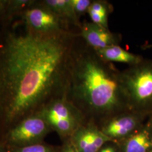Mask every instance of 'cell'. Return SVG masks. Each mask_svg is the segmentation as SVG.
I'll use <instances>...</instances> for the list:
<instances>
[{"label": "cell", "instance_id": "6da1fadb", "mask_svg": "<svg viewBox=\"0 0 152 152\" xmlns=\"http://www.w3.org/2000/svg\"><path fill=\"white\" fill-rule=\"evenodd\" d=\"M77 33L39 34L20 18L0 26V127L10 130L65 95Z\"/></svg>", "mask_w": 152, "mask_h": 152}, {"label": "cell", "instance_id": "7a4b0ae2", "mask_svg": "<svg viewBox=\"0 0 152 152\" xmlns=\"http://www.w3.org/2000/svg\"><path fill=\"white\" fill-rule=\"evenodd\" d=\"M121 72L101 59L78 34L71 53L65 96L87 122L101 124L129 110Z\"/></svg>", "mask_w": 152, "mask_h": 152}, {"label": "cell", "instance_id": "3957f363", "mask_svg": "<svg viewBox=\"0 0 152 152\" xmlns=\"http://www.w3.org/2000/svg\"><path fill=\"white\" fill-rule=\"evenodd\" d=\"M121 82L129 110L152 114V60L144 59L121 71Z\"/></svg>", "mask_w": 152, "mask_h": 152}, {"label": "cell", "instance_id": "277c9868", "mask_svg": "<svg viewBox=\"0 0 152 152\" xmlns=\"http://www.w3.org/2000/svg\"><path fill=\"white\" fill-rule=\"evenodd\" d=\"M40 112L51 129L62 135L73 134L86 121L65 95L51 101Z\"/></svg>", "mask_w": 152, "mask_h": 152}, {"label": "cell", "instance_id": "5b68a950", "mask_svg": "<svg viewBox=\"0 0 152 152\" xmlns=\"http://www.w3.org/2000/svg\"><path fill=\"white\" fill-rule=\"evenodd\" d=\"M24 24L34 32L55 34L75 32L71 25L41 1L34 0L20 17Z\"/></svg>", "mask_w": 152, "mask_h": 152}, {"label": "cell", "instance_id": "8992f818", "mask_svg": "<svg viewBox=\"0 0 152 152\" xmlns=\"http://www.w3.org/2000/svg\"><path fill=\"white\" fill-rule=\"evenodd\" d=\"M51 129L41 112L24 118L11 128L8 139L13 145L23 147L37 143Z\"/></svg>", "mask_w": 152, "mask_h": 152}, {"label": "cell", "instance_id": "52a82bcc", "mask_svg": "<svg viewBox=\"0 0 152 152\" xmlns=\"http://www.w3.org/2000/svg\"><path fill=\"white\" fill-rule=\"evenodd\" d=\"M146 115L128 110L117 114L102 123V130L106 136L121 137L140 129Z\"/></svg>", "mask_w": 152, "mask_h": 152}, {"label": "cell", "instance_id": "ba28073f", "mask_svg": "<svg viewBox=\"0 0 152 152\" xmlns=\"http://www.w3.org/2000/svg\"><path fill=\"white\" fill-rule=\"evenodd\" d=\"M78 34L88 46L95 50L120 45L122 39L119 34L112 33L109 28L92 22L82 23Z\"/></svg>", "mask_w": 152, "mask_h": 152}, {"label": "cell", "instance_id": "9c48e42d", "mask_svg": "<svg viewBox=\"0 0 152 152\" xmlns=\"http://www.w3.org/2000/svg\"><path fill=\"white\" fill-rule=\"evenodd\" d=\"M95 51L101 59L112 63L113 62L122 63L131 66L137 64L144 59L141 55L129 52L122 48L120 45L112 46Z\"/></svg>", "mask_w": 152, "mask_h": 152}, {"label": "cell", "instance_id": "30bf717a", "mask_svg": "<svg viewBox=\"0 0 152 152\" xmlns=\"http://www.w3.org/2000/svg\"><path fill=\"white\" fill-rule=\"evenodd\" d=\"M152 150V127L141 126L126 141L125 152H149Z\"/></svg>", "mask_w": 152, "mask_h": 152}, {"label": "cell", "instance_id": "8fae6325", "mask_svg": "<svg viewBox=\"0 0 152 152\" xmlns=\"http://www.w3.org/2000/svg\"><path fill=\"white\" fill-rule=\"evenodd\" d=\"M41 1L71 26L78 28L80 31L82 23L76 14L72 0H41Z\"/></svg>", "mask_w": 152, "mask_h": 152}, {"label": "cell", "instance_id": "7c38bea8", "mask_svg": "<svg viewBox=\"0 0 152 152\" xmlns=\"http://www.w3.org/2000/svg\"><path fill=\"white\" fill-rule=\"evenodd\" d=\"M34 0H7L0 17V26L9 24L22 16Z\"/></svg>", "mask_w": 152, "mask_h": 152}, {"label": "cell", "instance_id": "4fadbf2b", "mask_svg": "<svg viewBox=\"0 0 152 152\" xmlns=\"http://www.w3.org/2000/svg\"><path fill=\"white\" fill-rule=\"evenodd\" d=\"M113 11V6L107 1L94 0L89 7L87 14L91 22L109 28V15Z\"/></svg>", "mask_w": 152, "mask_h": 152}, {"label": "cell", "instance_id": "5bb4252c", "mask_svg": "<svg viewBox=\"0 0 152 152\" xmlns=\"http://www.w3.org/2000/svg\"><path fill=\"white\" fill-rule=\"evenodd\" d=\"M73 142L78 152H96L92 143L90 122L82 125L73 134Z\"/></svg>", "mask_w": 152, "mask_h": 152}, {"label": "cell", "instance_id": "9a60e30c", "mask_svg": "<svg viewBox=\"0 0 152 152\" xmlns=\"http://www.w3.org/2000/svg\"><path fill=\"white\" fill-rule=\"evenodd\" d=\"M92 0H72L76 14L79 19L88 12Z\"/></svg>", "mask_w": 152, "mask_h": 152}, {"label": "cell", "instance_id": "2e32d148", "mask_svg": "<svg viewBox=\"0 0 152 152\" xmlns=\"http://www.w3.org/2000/svg\"><path fill=\"white\" fill-rule=\"evenodd\" d=\"M15 152H54V151L49 146L36 143L23 147H18Z\"/></svg>", "mask_w": 152, "mask_h": 152}, {"label": "cell", "instance_id": "e0dca14e", "mask_svg": "<svg viewBox=\"0 0 152 152\" xmlns=\"http://www.w3.org/2000/svg\"><path fill=\"white\" fill-rule=\"evenodd\" d=\"M100 152H115L114 149L112 147H108L104 148Z\"/></svg>", "mask_w": 152, "mask_h": 152}, {"label": "cell", "instance_id": "ac0fdd59", "mask_svg": "<svg viewBox=\"0 0 152 152\" xmlns=\"http://www.w3.org/2000/svg\"><path fill=\"white\" fill-rule=\"evenodd\" d=\"M63 152H75V149H73V148H71V147H68V148H66L64 150V151Z\"/></svg>", "mask_w": 152, "mask_h": 152}, {"label": "cell", "instance_id": "d6986e66", "mask_svg": "<svg viewBox=\"0 0 152 152\" xmlns=\"http://www.w3.org/2000/svg\"><path fill=\"white\" fill-rule=\"evenodd\" d=\"M151 126H152V120H151Z\"/></svg>", "mask_w": 152, "mask_h": 152}, {"label": "cell", "instance_id": "ffe728a7", "mask_svg": "<svg viewBox=\"0 0 152 152\" xmlns=\"http://www.w3.org/2000/svg\"><path fill=\"white\" fill-rule=\"evenodd\" d=\"M0 152H2V150H1V149H0Z\"/></svg>", "mask_w": 152, "mask_h": 152}, {"label": "cell", "instance_id": "44dd1931", "mask_svg": "<svg viewBox=\"0 0 152 152\" xmlns=\"http://www.w3.org/2000/svg\"><path fill=\"white\" fill-rule=\"evenodd\" d=\"M152 152V151H150V152Z\"/></svg>", "mask_w": 152, "mask_h": 152}]
</instances>
